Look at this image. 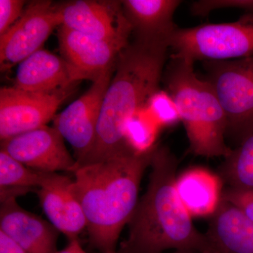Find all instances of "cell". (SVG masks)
Returning a JSON list of instances; mask_svg holds the SVG:
<instances>
[{
	"mask_svg": "<svg viewBox=\"0 0 253 253\" xmlns=\"http://www.w3.org/2000/svg\"><path fill=\"white\" fill-rule=\"evenodd\" d=\"M157 146L138 152L127 145L73 173L89 243L100 253H117L120 236L135 211L141 180Z\"/></svg>",
	"mask_w": 253,
	"mask_h": 253,
	"instance_id": "cell-1",
	"label": "cell"
},
{
	"mask_svg": "<svg viewBox=\"0 0 253 253\" xmlns=\"http://www.w3.org/2000/svg\"><path fill=\"white\" fill-rule=\"evenodd\" d=\"M146 192L128 223L129 233L117 253H204L206 235L193 224L176 189L178 160L166 146H157L151 159Z\"/></svg>",
	"mask_w": 253,
	"mask_h": 253,
	"instance_id": "cell-2",
	"label": "cell"
},
{
	"mask_svg": "<svg viewBox=\"0 0 253 253\" xmlns=\"http://www.w3.org/2000/svg\"><path fill=\"white\" fill-rule=\"evenodd\" d=\"M169 49L168 42L134 38L121 51L105 94L94 146L79 166L99 162L127 146L126 126L160 90Z\"/></svg>",
	"mask_w": 253,
	"mask_h": 253,
	"instance_id": "cell-3",
	"label": "cell"
},
{
	"mask_svg": "<svg viewBox=\"0 0 253 253\" xmlns=\"http://www.w3.org/2000/svg\"><path fill=\"white\" fill-rule=\"evenodd\" d=\"M169 59L162 81L184 125L189 152L206 158L226 157L232 149L226 144V115L214 88L198 77L194 63L169 56Z\"/></svg>",
	"mask_w": 253,
	"mask_h": 253,
	"instance_id": "cell-4",
	"label": "cell"
},
{
	"mask_svg": "<svg viewBox=\"0 0 253 253\" xmlns=\"http://www.w3.org/2000/svg\"><path fill=\"white\" fill-rule=\"evenodd\" d=\"M171 57L196 61H230L253 56V14L235 22L178 28L169 41Z\"/></svg>",
	"mask_w": 253,
	"mask_h": 253,
	"instance_id": "cell-5",
	"label": "cell"
},
{
	"mask_svg": "<svg viewBox=\"0 0 253 253\" xmlns=\"http://www.w3.org/2000/svg\"><path fill=\"white\" fill-rule=\"evenodd\" d=\"M204 65L225 113L226 138L239 146L253 131V56Z\"/></svg>",
	"mask_w": 253,
	"mask_h": 253,
	"instance_id": "cell-6",
	"label": "cell"
},
{
	"mask_svg": "<svg viewBox=\"0 0 253 253\" xmlns=\"http://www.w3.org/2000/svg\"><path fill=\"white\" fill-rule=\"evenodd\" d=\"M76 86L51 92H32L15 86L0 89L1 141L46 126Z\"/></svg>",
	"mask_w": 253,
	"mask_h": 253,
	"instance_id": "cell-7",
	"label": "cell"
},
{
	"mask_svg": "<svg viewBox=\"0 0 253 253\" xmlns=\"http://www.w3.org/2000/svg\"><path fill=\"white\" fill-rule=\"evenodd\" d=\"M62 24L58 5L47 0L29 3L21 18L0 36L1 71H7L42 49L55 28Z\"/></svg>",
	"mask_w": 253,
	"mask_h": 253,
	"instance_id": "cell-8",
	"label": "cell"
},
{
	"mask_svg": "<svg viewBox=\"0 0 253 253\" xmlns=\"http://www.w3.org/2000/svg\"><path fill=\"white\" fill-rule=\"evenodd\" d=\"M115 69L92 83L85 93L53 119L54 127L72 146L78 166L94 146L103 101Z\"/></svg>",
	"mask_w": 253,
	"mask_h": 253,
	"instance_id": "cell-9",
	"label": "cell"
},
{
	"mask_svg": "<svg viewBox=\"0 0 253 253\" xmlns=\"http://www.w3.org/2000/svg\"><path fill=\"white\" fill-rule=\"evenodd\" d=\"M1 149L37 172L74 173L78 164L53 126H42L1 141Z\"/></svg>",
	"mask_w": 253,
	"mask_h": 253,
	"instance_id": "cell-10",
	"label": "cell"
},
{
	"mask_svg": "<svg viewBox=\"0 0 253 253\" xmlns=\"http://www.w3.org/2000/svg\"><path fill=\"white\" fill-rule=\"evenodd\" d=\"M63 26L126 46L132 29L121 1L77 0L58 5Z\"/></svg>",
	"mask_w": 253,
	"mask_h": 253,
	"instance_id": "cell-11",
	"label": "cell"
},
{
	"mask_svg": "<svg viewBox=\"0 0 253 253\" xmlns=\"http://www.w3.org/2000/svg\"><path fill=\"white\" fill-rule=\"evenodd\" d=\"M58 41L61 57L80 81L88 80L92 83L116 67L118 56L127 46L102 41L63 25L59 27Z\"/></svg>",
	"mask_w": 253,
	"mask_h": 253,
	"instance_id": "cell-12",
	"label": "cell"
},
{
	"mask_svg": "<svg viewBox=\"0 0 253 253\" xmlns=\"http://www.w3.org/2000/svg\"><path fill=\"white\" fill-rule=\"evenodd\" d=\"M36 192L49 222L69 241L78 239L86 228V219L75 179L57 172H43L41 186Z\"/></svg>",
	"mask_w": 253,
	"mask_h": 253,
	"instance_id": "cell-13",
	"label": "cell"
},
{
	"mask_svg": "<svg viewBox=\"0 0 253 253\" xmlns=\"http://www.w3.org/2000/svg\"><path fill=\"white\" fill-rule=\"evenodd\" d=\"M0 231L26 253H56L59 231L49 221L21 208L16 198L1 202Z\"/></svg>",
	"mask_w": 253,
	"mask_h": 253,
	"instance_id": "cell-14",
	"label": "cell"
},
{
	"mask_svg": "<svg viewBox=\"0 0 253 253\" xmlns=\"http://www.w3.org/2000/svg\"><path fill=\"white\" fill-rule=\"evenodd\" d=\"M79 82L61 56L42 49L18 64L14 86L32 92H51L76 86Z\"/></svg>",
	"mask_w": 253,
	"mask_h": 253,
	"instance_id": "cell-15",
	"label": "cell"
},
{
	"mask_svg": "<svg viewBox=\"0 0 253 253\" xmlns=\"http://www.w3.org/2000/svg\"><path fill=\"white\" fill-rule=\"evenodd\" d=\"M204 253H253V222L241 210L221 199L211 217Z\"/></svg>",
	"mask_w": 253,
	"mask_h": 253,
	"instance_id": "cell-16",
	"label": "cell"
},
{
	"mask_svg": "<svg viewBox=\"0 0 253 253\" xmlns=\"http://www.w3.org/2000/svg\"><path fill=\"white\" fill-rule=\"evenodd\" d=\"M123 11L134 38L169 42L179 28L174 21L179 0H125Z\"/></svg>",
	"mask_w": 253,
	"mask_h": 253,
	"instance_id": "cell-17",
	"label": "cell"
},
{
	"mask_svg": "<svg viewBox=\"0 0 253 253\" xmlns=\"http://www.w3.org/2000/svg\"><path fill=\"white\" fill-rule=\"evenodd\" d=\"M223 183L206 168H190L176 176V192L191 217H211L222 199Z\"/></svg>",
	"mask_w": 253,
	"mask_h": 253,
	"instance_id": "cell-18",
	"label": "cell"
},
{
	"mask_svg": "<svg viewBox=\"0 0 253 253\" xmlns=\"http://www.w3.org/2000/svg\"><path fill=\"white\" fill-rule=\"evenodd\" d=\"M219 172L228 187L253 190V131L224 158Z\"/></svg>",
	"mask_w": 253,
	"mask_h": 253,
	"instance_id": "cell-19",
	"label": "cell"
},
{
	"mask_svg": "<svg viewBox=\"0 0 253 253\" xmlns=\"http://www.w3.org/2000/svg\"><path fill=\"white\" fill-rule=\"evenodd\" d=\"M42 177L43 172L26 167L4 150L0 151V189L13 188L36 191Z\"/></svg>",
	"mask_w": 253,
	"mask_h": 253,
	"instance_id": "cell-20",
	"label": "cell"
},
{
	"mask_svg": "<svg viewBox=\"0 0 253 253\" xmlns=\"http://www.w3.org/2000/svg\"><path fill=\"white\" fill-rule=\"evenodd\" d=\"M141 112L128 123L126 139L132 149L138 152H145L157 146L155 142L159 126L156 123L150 122L141 117Z\"/></svg>",
	"mask_w": 253,
	"mask_h": 253,
	"instance_id": "cell-21",
	"label": "cell"
},
{
	"mask_svg": "<svg viewBox=\"0 0 253 253\" xmlns=\"http://www.w3.org/2000/svg\"><path fill=\"white\" fill-rule=\"evenodd\" d=\"M146 107L151 110L159 127L172 126L181 122L175 103L166 90H158L149 100Z\"/></svg>",
	"mask_w": 253,
	"mask_h": 253,
	"instance_id": "cell-22",
	"label": "cell"
},
{
	"mask_svg": "<svg viewBox=\"0 0 253 253\" xmlns=\"http://www.w3.org/2000/svg\"><path fill=\"white\" fill-rule=\"evenodd\" d=\"M230 8L253 14V0H199L191 4L190 11L194 16H206L214 10Z\"/></svg>",
	"mask_w": 253,
	"mask_h": 253,
	"instance_id": "cell-23",
	"label": "cell"
},
{
	"mask_svg": "<svg viewBox=\"0 0 253 253\" xmlns=\"http://www.w3.org/2000/svg\"><path fill=\"white\" fill-rule=\"evenodd\" d=\"M26 1L0 0V36L6 33L22 16Z\"/></svg>",
	"mask_w": 253,
	"mask_h": 253,
	"instance_id": "cell-24",
	"label": "cell"
},
{
	"mask_svg": "<svg viewBox=\"0 0 253 253\" xmlns=\"http://www.w3.org/2000/svg\"><path fill=\"white\" fill-rule=\"evenodd\" d=\"M222 199L241 210L253 222V190L228 187L223 191Z\"/></svg>",
	"mask_w": 253,
	"mask_h": 253,
	"instance_id": "cell-25",
	"label": "cell"
},
{
	"mask_svg": "<svg viewBox=\"0 0 253 253\" xmlns=\"http://www.w3.org/2000/svg\"><path fill=\"white\" fill-rule=\"evenodd\" d=\"M0 253H26L14 241L0 231Z\"/></svg>",
	"mask_w": 253,
	"mask_h": 253,
	"instance_id": "cell-26",
	"label": "cell"
},
{
	"mask_svg": "<svg viewBox=\"0 0 253 253\" xmlns=\"http://www.w3.org/2000/svg\"><path fill=\"white\" fill-rule=\"evenodd\" d=\"M56 253H88L82 247L78 239L70 240L66 248Z\"/></svg>",
	"mask_w": 253,
	"mask_h": 253,
	"instance_id": "cell-27",
	"label": "cell"
},
{
	"mask_svg": "<svg viewBox=\"0 0 253 253\" xmlns=\"http://www.w3.org/2000/svg\"><path fill=\"white\" fill-rule=\"evenodd\" d=\"M172 253H194L183 252V251H175V252H173Z\"/></svg>",
	"mask_w": 253,
	"mask_h": 253,
	"instance_id": "cell-28",
	"label": "cell"
}]
</instances>
